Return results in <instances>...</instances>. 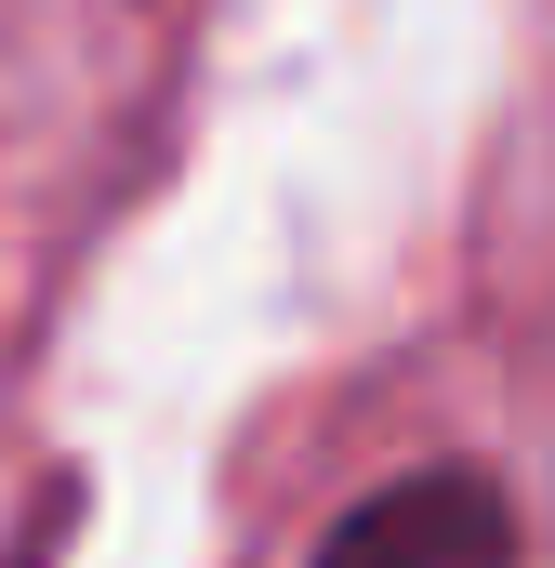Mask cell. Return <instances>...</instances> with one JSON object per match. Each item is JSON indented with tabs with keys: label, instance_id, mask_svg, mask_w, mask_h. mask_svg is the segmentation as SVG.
I'll return each mask as SVG.
<instances>
[{
	"label": "cell",
	"instance_id": "6da1fadb",
	"mask_svg": "<svg viewBox=\"0 0 555 568\" xmlns=\"http://www.w3.org/2000/svg\"><path fill=\"white\" fill-rule=\"evenodd\" d=\"M317 568H516V516L490 476L423 463V476H384L371 503H344Z\"/></svg>",
	"mask_w": 555,
	"mask_h": 568
}]
</instances>
